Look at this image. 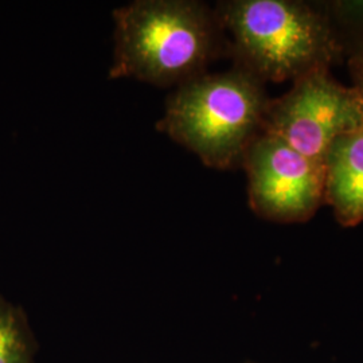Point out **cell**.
Returning <instances> with one entry per match:
<instances>
[{"instance_id": "6da1fadb", "label": "cell", "mask_w": 363, "mask_h": 363, "mask_svg": "<svg viewBox=\"0 0 363 363\" xmlns=\"http://www.w3.org/2000/svg\"><path fill=\"white\" fill-rule=\"evenodd\" d=\"M115 50L109 78L181 86L208 73L228 42L214 9L196 0H136L113 11Z\"/></svg>"}, {"instance_id": "7a4b0ae2", "label": "cell", "mask_w": 363, "mask_h": 363, "mask_svg": "<svg viewBox=\"0 0 363 363\" xmlns=\"http://www.w3.org/2000/svg\"><path fill=\"white\" fill-rule=\"evenodd\" d=\"M214 13L234 67L262 84L294 81L346 58L319 1L225 0Z\"/></svg>"}, {"instance_id": "3957f363", "label": "cell", "mask_w": 363, "mask_h": 363, "mask_svg": "<svg viewBox=\"0 0 363 363\" xmlns=\"http://www.w3.org/2000/svg\"><path fill=\"white\" fill-rule=\"evenodd\" d=\"M269 101L265 84L242 69L208 72L169 94L156 128L210 169H237L262 133Z\"/></svg>"}, {"instance_id": "277c9868", "label": "cell", "mask_w": 363, "mask_h": 363, "mask_svg": "<svg viewBox=\"0 0 363 363\" xmlns=\"http://www.w3.org/2000/svg\"><path fill=\"white\" fill-rule=\"evenodd\" d=\"M331 67H316L292 81L286 94L271 99L262 132L276 136L323 166L330 144L363 124V101L340 84Z\"/></svg>"}, {"instance_id": "5b68a950", "label": "cell", "mask_w": 363, "mask_h": 363, "mask_svg": "<svg viewBox=\"0 0 363 363\" xmlns=\"http://www.w3.org/2000/svg\"><path fill=\"white\" fill-rule=\"evenodd\" d=\"M247 198L259 218L276 223H303L325 203L323 166L281 139L259 133L244 156Z\"/></svg>"}, {"instance_id": "8992f818", "label": "cell", "mask_w": 363, "mask_h": 363, "mask_svg": "<svg viewBox=\"0 0 363 363\" xmlns=\"http://www.w3.org/2000/svg\"><path fill=\"white\" fill-rule=\"evenodd\" d=\"M325 203L343 228L363 222V124L339 135L325 160Z\"/></svg>"}, {"instance_id": "52a82bcc", "label": "cell", "mask_w": 363, "mask_h": 363, "mask_svg": "<svg viewBox=\"0 0 363 363\" xmlns=\"http://www.w3.org/2000/svg\"><path fill=\"white\" fill-rule=\"evenodd\" d=\"M37 351L26 312L0 295V363H35Z\"/></svg>"}, {"instance_id": "ba28073f", "label": "cell", "mask_w": 363, "mask_h": 363, "mask_svg": "<svg viewBox=\"0 0 363 363\" xmlns=\"http://www.w3.org/2000/svg\"><path fill=\"white\" fill-rule=\"evenodd\" d=\"M337 33L346 60L363 58V0L319 1Z\"/></svg>"}, {"instance_id": "9c48e42d", "label": "cell", "mask_w": 363, "mask_h": 363, "mask_svg": "<svg viewBox=\"0 0 363 363\" xmlns=\"http://www.w3.org/2000/svg\"><path fill=\"white\" fill-rule=\"evenodd\" d=\"M347 67L352 79V88L358 91L363 101V58L359 57H349Z\"/></svg>"}, {"instance_id": "30bf717a", "label": "cell", "mask_w": 363, "mask_h": 363, "mask_svg": "<svg viewBox=\"0 0 363 363\" xmlns=\"http://www.w3.org/2000/svg\"><path fill=\"white\" fill-rule=\"evenodd\" d=\"M247 363H252V362H247Z\"/></svg>"}]
</instances>
